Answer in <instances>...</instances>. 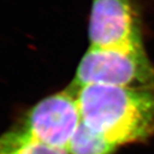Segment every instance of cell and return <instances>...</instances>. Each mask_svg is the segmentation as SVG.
Masks as SVG:
<instances>
[{
    "label": "cell",
    "instance_id": "6da1fadb",
    "mask_svg": "<svg viewBox=\"0 0 154 154\" xmlns=\"http://www.w3.org/2000/svg\"><path fill=\"white\" fill-rule=\"evenodd\" d=\"M74 89L82 122L117 148L154 136V87L92 85Z\"/></svg>",
    "mask_w": 154,
    "mask_h": 154
},
{
    "label": "cell",
    "instance_id": "7a4b0ae2",
    "mask_svg": "<svg viewBox=\"0 0 154 154\" xmlns=\"http://www.w3.org/2000/svg\"><path fill=\"white\" fill-rule=\"evenodd\" d=\"M92 85L154 87V68L143 43L115 47L90 46L71 85L79 88Z\"/></svg>",
    "mask_w": 154,
    "mask_h": 154
},
{
    "label": "cell",
    "instance_id": "3957f363",
    "mask_svg": "<svg viewBox=\"0 0 154 154\" xmlns=\"http://www.w3.org/2000/svg\"><path fill=\"white\" fill-rule=\"evenodd\" d=\"M82 123L76 92L72 86L44 97L12 126L45 144L67 149Z\"/></svg>",
    "mask_w": 154,
    "mask_h": 154
},
{
    "label": "cell",
    "instance_id": "277c9868",
    "mask_svg": "<svg viewBox=\"0 0 154 154\" xmlns=\"http://www.w3.org/2000/svg\"><path fill=\"white\" fill-rule=\"evenodd\" d=\"M88 36L91 47L143 43L133 0H92Z\"/></svg>",
    "mask_w": 154,
    "mask_h": 154
},
{
    "label": "cell",
    "instance_id": "5b68a950",
    "mask_svg": "<svg viewBox=\"0 0 154 154\" xmlns=\"http://www.w3.org/2000/svg\"><path fill=\"white\" fill-rule=\"evenodd\" d=\"M0 154H70L67 149L53 147L9 128L0 135Z\"/></svg>",
    "mask_w": 154,
    "mask_h": 154
},
{
    "label": "cell",
    "instance_id": "8992f818",
    "mask_svg": "<svg viewBox=\"0 0 154 154\" xmlns=\"http://www.w3.org/2000/svg\"><path fill=\"white\" fill-rule=\"evenodd\" d=\"M118 148L83 122L73 135L68 151L70 154H114Z\"/></svg>",
    "mask_w": 154,
    "mask_h": 154
}]
</instances>
